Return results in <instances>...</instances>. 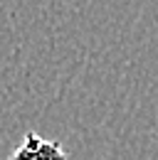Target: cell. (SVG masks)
I'll use <instances>...</instances> for the list:
<instances>
[{
    "instance_id": "6da1fadb",
    "label": "cell",
    "mask_w": 158,
    "mask_h": 160,
    "mask_svg": "<svg viewBox=\"0 0 158 160\" xmlns=\"http://www.w3.org/2000/svg\"><path fill=\"white\" fill-rule=\"evenodd\" d=\"M8 160H72V158L67 155V150L62 148L59 140H47L40 133L30 131V133H25L22 143L13 150V155Z\"/></svg>"
}]
</instances>
